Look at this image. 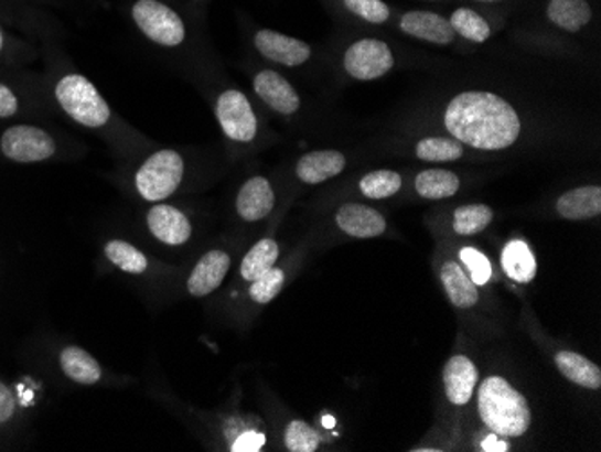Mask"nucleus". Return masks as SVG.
Returning <instances> with one entry per match:
<instances>
[{
  "instance_id": "9b49d317",
  "label": "nucleus",
  "mask_w": 601,
  "mask_h": 452,
  "mask_svg": "<svg viewBox=\"0 0 601 452\" xmlns=\"http://www.w3.org/2000/svg\"><path fill=\"white\" fill-rule=\"evenodd\" d=\"M249 39L259 58L285 69H299L315 60V47L312 44L296 36L285 35L281 31L253 25Z\"/></svg>"
},
{
  "instance_id": "39448f33",
  "label": "nucleus",
  "mask_w": 601,
  "mask_h": 452,
  "mask_svg": "<svg viewBox=\"0 0 601 452\" xmlns=\"http://www.w3.org/2000/svg\"><path fill=\"white\" fill-rule=\"evenodd\" d=\"M480 415L484 426L501 437H523L532 426L528 400L503 377L481 384Z\"/></svg>"
},
{
  "instance_id": "bb28decb",
  "label": "nucleus",
  "mask_w": 601,
  "mask_h": 452,
  "mask_svg": "<svg viewBox=\"0 0 601 452\" xmlns=\"http://www.w3.org/2000/svg\"><path fill=\"white\" fill-rule=\"evenodd\" d=\"M555 363H557L558 372L572 384L586 389L601 388V369L583 355L575 354V352H560L555 357Z\"/></svg>"
},
{
  "instance_id": "1a4fd4ad",
  "label": "nucleus",
  "mask_w": 601,
  "mask_h": 452,
  "mask_svg": "<svg viewBox=\"0 0 601 452\" xmlns=\"http://www.w3.org/2000/svg\"><path fill=\"white\" fill-rule=\"evenodd\" d=\"M213 110L224 138L230 144L249 148L258 143L261 138V119L244 90L236 87L218 90Z\"/></svg>"
},
{
  "instance_id": "c756f323",
  "label": "nucleus",
  "mask_w": 601,
  "mask_h": 452,
  "mask_svg": "<svg viewBox=\"0 0 601 452\" xmlns=\"http://www.w3.org/2000/svg\"><path fill=\"white\" fill-rule=\"evenodd\" d=\"M105 256L112 266L128 275H144L148 269V258L138 247L125 240H110L105 244Z\"/></svg>"
},
{
  "instance_id": "c85d7f7f",
  "label": "nucleus",
  "mask_w": 601,
  "mask_h": 452,
  "mask_svg": "<svg viewBox=\"0 0 601 452\" xmlns=\"http://www.w3.org/2000/svg\"><path fill=\"white\" fill-rule=\"evenodd\" d=\"M279 258V246L275 238L259 240L242 260L240 275L245 281L258 280L259 276L270 271Z\"/></svg>"
},
{
  "instance_id": "f8f14e48",
  "label": "nucleus",
  "mask_w": 601,
  "mask_h": 452,
  "mask_svg": "<svg viewBox=\"0 0 601 452\" xmlns=\"http://www.w3.org/2000/svg\"><path fill=\"white\" fill-rule=\"evenodd\" d=\"M321 4L344 30L367 31L391 30L398 8L393 0H321Z\"/></svg>"
},
{
  "instance_id": "473e14b6",
  "label": "nucleus",
  "mask_w": 601,
  "mask_h": 452,
  "mask_svg": "<svg viewBox=\"0 0 601 452\" xmlns=\"http://www.w3.org/2000/svg\"><path fill=\"white\" fill-rule=\"evenodd\" d=\"M285 286V272L279 267H272L270 271L259 276L258 280L253 281L249 289L250 300L258 305H267L270 301L278 298L279 292Z\"/></svg>"
},
{
  "instance_id": "4c0bfd02",
  "label": "nucleus",
  "mask_w": 601,
  "mask_h": 452,
  "mask_svg": "<svg viewBox=\"0 0 601 452\" xmlns=\"http://www.w3.org/2000/svg\"><path fill=\"white\" fill-rule=\"evenodd\" d=\"M265 437L261 433H247L242 434L235 443H233V449L230 451H259L264 448Z\"/></svg>"
},
{
  "instance_id": "6ab92c4d",
  "label": "nucleus",
  "mask_w": 601,
  "mask_h": 452,
  "mask_svg": "<svg viewBox=\"0 0 601 452\" xmlns=\"http://www.w3.org/2000/svg\"><path fill=\"white\" fill-rule=\"evenodd\" d=\"M230 263H233L230 256L221 249L206 252L201 260L196 261L195 269L187 278V292L195 298H204L215 292L229 272Z\"/></svg>"
},
{
  "instance_id": "cd10ccee",
  "label": "nucleus",
  "mask_w": 601,
  "mask_h": 452,
  "mask_svg": "<svg viewBox=\"0 0 601 452\" xmlns=\"http://www.w3.org/2000/svg\"><path fill=\"white\" fill-rule=\"evenodd\" d=\"M501 261H503L506 275L518 283H529L537 275V261H535V256L529 251L526 241H508V246L504 247Z\"/></svg>"
},
{
  "instance_id": "7ed1b4c3",
  "label": "nucleus",
  "mask_w": 601,
  "mask_h": 452,
  "mask_svg": "<svg viewBox=\"0 0 601 452\" xmlns=\"http://www.w3.org/2000/svg\"><path fill=\"white\" fill-rule=\"evenodd\" d=\"M601 0H528L509 24L577 44L600 35Z\"/></svg>"
},
{
  "instance_id": "b1692460",
  "label": "nucleus",
  "mask_w": 601,
  "mask_h": 452,
  "mask_svg": "<svg viewBox=\"0 0 601 452\" xmlns=\"http://www.w3.org/2000/svg\"><path fill=\"white\" fill-rule=\"evenodd\" d=\"M60 368L67 379L76 384H84V386L98 384L104 377V369L99 366L98 360L79 346H67L62 349Z\"/></svg>"
},
{
  "instance_id": "393cba45",
  "label": "nucleus",
  "mask_w": 601,
  "mask_h": 452,
  "mask_svg": "<svg viewBox=\"0 0 601 452\" xmlns=\"http://www.w3.org/2000/svg\"><path fill=\"white\" fill-rule=\"evenodd\" d=\"M441 283L450 301L460 309H470L480 301L477 286L458 261H447L446 266L441 267Z\"/></svg>"
},
{
  "instance_id": "9d476101",
  "label": "nucleus",
  "mask_w": 601,
  "mask_h": 452,
  "mask_svg": "<svg viewBox=\"0 0 601 452\" xmlns=\"http://www.w3.org/2000/svg\"><path fill=\"white\" fill-rule=\"evenodd\" d=\"M441 11L449 19L455 35L464 40L472 47L489 44L490 40L498 35L501 31L508 30L509 22L514 19V11L506 8H486V6L466 4V2H452L440 6Z\"/></svg>"
},
{
  "instance_id": "2eb2a0df",
  "label": "nucleus",
  "mask_w": 601,
  "mask_h": 452,
  "mask_svg": "<svg viewBox=\"0 0 601 452\" xmlns=\"http://www.w3.org/2000/svg\"><path fill=\"white\" fill-rule=\"evenodd\" d=\"M350 158L343 150L337 148H324V150H312L301 155L293 164V177L298 179L303 186H319L324 182L332 181L346 172Z\"/></svg>"
},
{
  "instance_id": "412c9836",
  "label": "nucleus",
  "mask_w": 601,
  "mask_h": 452,
  "mask_svg": "<svg viewBox=\"0 0 601 452\" xmlns=\"http://www.w3.org/2000/svg\"><path fill=\"white\" fill-rule=\"evenodd\" d=\"M480 379L475 364L466 355H454L443 369L446 394L454 406H466L474 395L475 384Z\"/></svg>"
},
{
  "instance_id": "e433bc0d",
  "label": "nucleus",
  "mask_w": 601,
  "mask_h": 452,
  "mask_svg": "<svg viewBox=\"0 0 601 452\" xmlns=\"http://www.w3.org/2000/svg\"><path fill=\"white\" fill-rule=\"evenodd\" d=\"M460 2L486 6V8H506V10L514 11L515 15L523 10L524 6L528 4V0H460Z\"/></svg>"
},
{
  "instance_id": "5701e85b",
  "label": "nucleus",
  "mask_w": 601,
  "mask_h": 452,
  "mask_svg": "<svg viewBox=\"0 0 601 452\" xmlns=\"http://www.w3.org/2000/svg\"><path fill=\"white\" fill-rule=\"evenodd\" d=\"M555 207H557L558 215L566 220H587V218L600 217V184H586V186L567 190L558 197Z\"/></svg>"
},
{
  "instance_id": "4be33fe9",
  "label": "nucleus",
  "mask_w": 601,
  "mask_h": 452,
  "mask_svg": "<svg viewBox=\"0 0 601 452\" xmlns=\"http://www.w3.org/2000/svg\"><path fill=\"white\" fill-rule=\"evenodd\" d=\"M461 175L449 168H427L412 175V190L426 201H446L461 190Z\"/></svg>"
},
{
  "instance_id": "dca6fc26",
  "label": "nucleus",
  "mask_w": 601,
  "mask_h": 452,
  "mask_svg": "<svg viewBox=\"0 0 601 452\" xmlns=\"http://www.w3.org/2000/svg\"><path fill=\"white\" fill-rule=\"evenodd\" d=\"M147 226L153 238L164 246H184L193 233L186 213L172 204H159V202L148 209Z\"/></svg>"
},
{
  "instance_id": "a878e982",
  "label": "nucleus",
  "mask_w": 601,
  "mask_h": 452,
  "mask_svg": "<svg viewBox=\"0 0 601 452\" xmlns=\"http://www.w3.org/2000/svg\"><path fill=\"white\" fill-rule=\"evenodd\" d=\"M404 184H406L404 173L389 168H378L358 177L357 192L369 201H387L398 195L404 190Z\"/></svg>"
},
{
  "instance_id": "f3484780",
  "label": "nucleus",
  "mask_w": 601,
  "mask_h": 452,
  "mask_svg": "<svg viewBox=\"0 0 601 452\" xmlns=\"http://www.w3.org/2000/svg\"><path fill=\"white\" fill-rule=\"evenodd\" d=\"M276 187L269 177L253 175L236 193L235 207L238 217L245 222H259L275 212Z\"/></svg>"
},
{
  "instance_id": "ddd939ff",
  "label": "nucleus",
  "mask_w": 601,
  "mask_h": 452,
  "mask_svg": "<svg viewBox=\"0 0 601 452\" xmlns=\"http://www.w3.org/2000/svg\"><path fill=\"white\" fill-rule=\"evenodd\" d=\"M58 144L44 128L13 125L0 136V153L11 163H45L56 155Z\"/></svg>"
},
{
  "instance_id": "aec40b11",
  "label": "nucleus",
  "mask_w": 601,
  "mask_h": 452,
  "mask_svg": "<svg viewBox=\"0 0 601 452\" xmlns=\"http://www.w3.org/2000/svg\"><path fill=\"white\" fill-rule=\"evenodd\" d=\"M469 150L470 148L455 141L454 138H450L447 133L421 136V138H416L415 143L411 144L412 158L420 163L429 164L460 163L466 158Z\"/></svg>"
},
{
  "instance_id": "a211bd4d",
  "label": "nucleus",
  "mask_w": 601,
  "mask_h": 452,
  "mask_svg": "<svg viewBox=\"0 0 601 452\" xmlns=\"http://www.w3.org/2000/svg\"><path fill=\"white\" fill-rule=\"evenodd\" d=\"M335 224L341 232L353 238H375L386 233L387 222L375 207L346 202L335 213Z\"/></svg>"
},
{
  "instance_id": "f704fd0d",
  "label": "nucleus",
  "mask_w": 601,
  "mask_h": 452,
  "mask_svg": "<svg viewBox=\"0 0 601 452\" xmlns=\"http://www.w3.org/2000/svg\"><path fill=\"white\" fill-rule=\"evenodd\" d=\"M20 110V99L10 85L0 84V119H10Z\"/></svg>"
},
{
  "instance_id": "f03ea898",
  "label": "nucleus",
  "mask_w": 601,
  "mask_h": 452,
  "mask_svg": "<svg viewBox=\"0 0 601 452\" xmlns=\"http://www.w3.org/2000/svg\"><path fill=\"white\" fill-rule=\"evenodd\" d=\"M128 17L150 44L184 50L202 35L204 4L191 0H132Z\"/></svg>"
},
{
  "instance_id": "7c9ffc66",
  "label": "nucleus",
  "mask_w": 601,
  "mask_h": 452,
  "mask_svg": "<svg viewBox=\"0 0 601 452\" xmlns=\"http://www.w3.org/2000/svg\"><path fill=\"white\" fill-rule=\"evenodd\" d=\"M494 220V209L486 204H464L452 217V227L458 235L472 236L483 233Z\"/></svg>"
},
{
  "instance_id": "2f4dec72",
  "label": "nucleus",
  "mask_w": 601,
  "mask_h": 452,
  "mask_svg": "<svg viewBox=\"0 0 601 452\" xmlns=\"http://www.w3.org/2000/svg\"><path fill=\"white\" fill-rule=\"evenodd\" d=\"M319 443L318 431L303 420H292L285 429V448L290 452L318 451Z\"/></svg>"
},
{
  "instance_id": "0eeeda50",
  "label": "nucleus",
  "mask_w": 601,
  "mask_h": 452,
  "mask_svg": "<svg viewBox=\"0 0 601 452\" xmlns=\"http://www.w3.org/2000/svg\"><path fill=\"white\" fill-rule=\"evenodd\" d=\"M186 158L175 148H159L133 173V190L142 201L164 202L181 190L186 179Z\"/></svg>"
},
{
  "instance_id": "4468645a",
  "label": "nucleus",
  "mask_w": 601,
  "mask_h": 452,
  "mask_svg": "<svg viewBox=\"0 0 601 452\" xmlns=\"http://www.w3.org/2000/svg\"><path fill=\"white\" fill-rule=\"evenodd\" d=\"M253 90L259 101L279 118L292 119L303 110L301 94L279 71L270 67L256 71L253 74Z\"/></svg>"
},
{
  "instance_id": "f257e3e1",
  "label": "nucleus",
  "mask_w": 601,
  "mask_h": 452,
  "mask_svg": "<svg viewBox=\"0 0 601 452\" xmlns=\"http://www.w3.org/2000/svg\"><path fill=\"white\" fill-rule=\"evenodd\" d=\"M447 136L481 153H504L517 147L526 133V121L517 104L492 89H461L441 110Z\"/></svg>"
},
{
  "instance_id": "ea45409f",
  "label": "nucleus",
  "mask_w": 601,
  "mask_h": 452,
  "mask_svg": "<svg viewBox=\"0 0 601 452\" xmlns=\"http://www.w3.org/2000/svg\"><path fill=\"white\" fill-rule=\"evenodd\" d=\"M6 47V31L2 25H0V55H2V51H4Z\"/></svg>"
},
{
  "instance_id": "423d86ee",
  "label": "nucleus",
  "mask_w": 601,
  "mask_h": 452,
  "mask_svg": "<svg viewBox=\"0 0 601 452\" xmlns=\"http://www.w3.org/2000/svg\"><path fill=\"white\" fill-rule=\"evenodd\" d=\"M54 99L65 116L88 130H105L114 121V112L98 87L79 73L60 76L53 87Z\"/></svg>"
},
{
  "instance_id": "6e6552de",
  "label": "nucleus",
  "mask_w": 601,
  "mask_h": 452,
  "mask_svg": "<svg viewBox=\"0 0 601 452\" xmlns=\"http://www.w3.org/2000/svg\"><path fill=\"white\" fill-rule=\"evenodd\" d=\"M389 31L393 35H400L420 44L434 45V47H447V50L472 47L455 35L441 8H432V6L398 4Z\"/></svg>"
},
{
  "instance_id": "c9c22d12",
  "label": "nucleus",
  "mask_w": 601,
  "mask_h": 452,
  "mask_svg": "<svg viewBox=\"0 0 601 452\" xmlns=\"http://www.w3.org/2000/svg\"><path fill=\"white\" fill-rule=\"evenodd\" d=\"M15 415V398L6 384L0 383V423H6Z\"/></svg>"
},
{
  "instance_id": "58836bf2",
  "label": "nucleus",
  "mask_w": 601,
  "mask_h": 452,
  "mask_svg": "<svg viewBox=\"0 0 601 452\" xmlns=\"http://www.w3.org/2000/svg\"><path fill=\"white\" fill-rule=\"evenodd\" d=\"M406 2H415L418 6H432V8H440V6L452 4L458 0H406Z\"/></svg>"
},
{
  "instance_id": "20e7f679",
  "label": "nucleus",
  "mask_w": 601,
  "mask_h": 452,
  "mask_svg": "<svg viewBox=\"0 0 601 452\" xmlns=\"http://www.w3.org/2000/svg\"><path fill=\"white\" fill-rule=\"evenodd\" d=\"M389 31L344 30L339 40V65L347 78L375 82L395 69L400 55Z\"/></svg>"
},
{
  "instance_id": "72a5a7b5",
  "label": "nucleus",
  "mask_w": 601,
  "mask_h": 452,
  "mask_svg": "<svg viewBox=\"0 0 601 452\" xmlns=\"http://www.w3.org/2000/svg\"><path fill=\"white\" fill-rule=\"evenodd\" d=\"M461 263L464 271L472 278L475 286H486L492 278V263L483 252L477 251L474 247H464L460 252Z\"/></svg>"
}]
</instances>
